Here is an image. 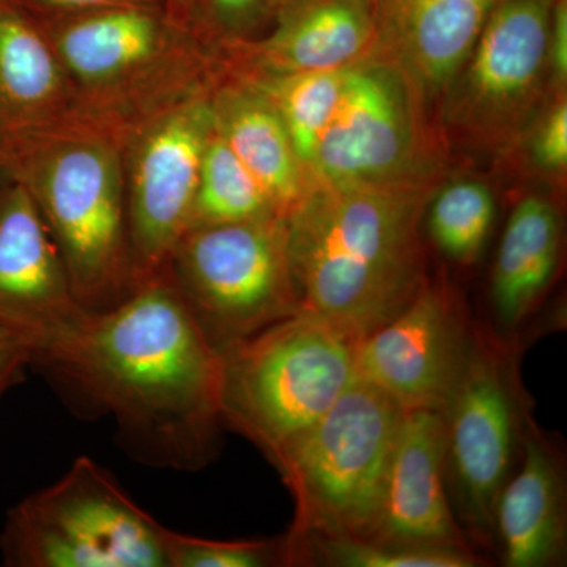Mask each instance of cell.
Returning <instances> with one entry per match:
<instances>
[{"mask_svg": "<svg viewBox=\"0 0 567 567\" xmlns=\"http://www.w3.org/2000/svg\"><path fill=\"white\" fill-rule=\"evenodd\" d=\"M520 350L518 338L475 320L464 368L439 410L454 516L470 546L486 550L494 539L496 499L520 462L535 421L522 380Z\"/></svg>", "mask_w": 567, "mask_h": 567, "instance_id": "obj_7", "label": "cell"}, {"mask_svg": "<svg viewBox=\"0 0 567 567\" xmlns=\"http://www.w3.org/2000/svg\"><path fill=\"white\" fill-rule=\"evenodd\" d=\"M39 20L81 117L122 136L219 76L207 52L210 41L166 6L106 7Z\"/></svg>", "mask_w": 567, "mask_h": 567, "instance_id": "obj_3", "label": "cell"}, {"mask_svg": "<svg viewBox=\"0 0 567 567\" xmlns=\"http://www.w3.org/2000/svg\"><path fill=\"white\" fill-rule=\"evenodd\" d=\"M32 368L117 424L142 464L196 472L218 454L221 354L162 275L41 347Z\"/></svg>", "mask_w": 567, "mask_h": 567, "instance_id": "obj_1", "label": "cell"}, {"mask_svg": "<svg viewBox=\"0 0 567 567\" xmlns=\"http://www.w3.org/2000/svg\"><path fill=\"white\" fill-rule=\"evenodd\" d=\"M194 2H196V0H167V7H169V10L173 11L175 17L188 22Z\"/></svg>", "mask_w": 567, "mask_h": 567, "instance_id": "obj_32", "label": "cell"}, {"mask_svg": "<svg viewBox=\"0 0 567 567\" xmlns=\"http://www.w3.org/2000/svg\"><path fill=\"white\" fill-rule=\"evenodd\" d=\"M87 312L31 194L10 178L0 189V323L29 339L35 357Z\"/></svg>", "mask_w": 567, "mask_h": 567, "instance_id": "obj_14", "label": "cell"}, {"mask_svg": "<svg viewBox=\"0 0 567 567\" xmlns=\"http://www.w3.org/2000/svg\"><path fill=\"white\" fill-rule=\"evenodd\" d=\"M374 43V0H281L270 31L226 50L238 70L287 74L347 69Z\"/></svg>", "mask_w": 567, "mask_h": 567, "instance_id": "obj_17", "label": "cell"}, {"mask_svg": "<svg viewBox=\"0 0 567 567\" xmlns=\"http://www.w3.org/2000/svg\"><path fill=\"white\" fill-rule=\"evenodd\" d=\"M475 320L445 279L420 292L357 344V375L410 410H440L464 368Z\"/></svg>", "mask_w": 567, "mask_h": 567, "instance_id": "obj_13", "label": "cell"}, {"mask_svg": "<svg viewBox=\"0 0 567 567\" xmlns=\"http://www.w3.org/2000/svg\"><path fill=\"white\" fill-rule=\"evenodd\" d=\"M402 416L390 395L354 377L275 465L295 503L287 539L374 536Z\"/></svg>", "mask_w": 567, "mask_h": 567, "instance_id": "obj_6", "label": "cell"}, {"mask_svg": "<svg viewBox=\"0 0 567 567\" xmlns=\"http://www.w3.org/2000/svg\"><path fill=\"white\" fill-rule=\"evenodd\" d=\"M215 130L286 216L311 186L289 133L267 95L240 73L212 87Z\"/></svg>", "mask_w": 567, "mask_h": 567, "instance_id": "obj_21", "label": "cell"}, {"mask_svg": "<svg viewBox=\"0 0 567 567\" xmlns=\"http://www.w3.org/2000/svg\"><path fill=\"white\" fill-rule=\"evenodd\" d=\"M557 0H492L468 59L440 100V125L470 151H516L551 87Z\"/></svg>", "mask_w": 567, "mask_h": 567, "instance_id": "obj_10", "label": "cell"}, {"mask_svg": "<svg viewBox=\"0 0 567 567\" xmlns=\"http://www.w3.org/2000/svg\"><path fill=\"white\" fill-rule=\"evenodd\" d=\"M33 347L29 339L0 323V401L32 368Z\"/></svg>", "mask_w": 567, "mask_h": 567, "instance_id": "obj_29", "label": "cell"}, {"mask_svg": "<svg viewBox=\"0 0 567 567\" xmlns=\"http://www.w3.org/2000/svg\"><path fill=\"white\" fill-rule=\"evenodd\" d=\"M213 84L156 111L123 141L126 221L137 287L162 274L188 230L205 148L215 130Z\"/></svg>", "mask_w": 567, "mask_h": 567, "instance_id": "obj_12", "label": "cell"}, {"mask_svg": "<svg viewBox=\"0 0 567 567\" xmlns=\"http://www.w3.org/2000/svg\"><path fill=\"white\" fill-rule=\"evenodd\" d=\"M492 0H374V52L439 106L483 31Z\"/></svg>", "mask_w": 567, "mask_h": 567, "instance_id": "obj_18", "label": "cell"}, {"mask_svg": "<svg viewBox=\"0 0 567 567\" xmlns=\"http://www.w3.org/2000/svg\"><path fill=\"white\" fill-rule=\"evenodd\" d=\"M533 169L547 177H561L567 169L566 92L548 99L528 132L522 137Z\"/></svg>", "mask_w": 567, "mask_h": 567, "instance_id": "obj_28", "label": "cell"}, {"mask_svg": "<svg viewBox=\"0 0 567 567\" xmlns=\"http://www.w3.org/2000/svg\"><path fill=\"white\" fill-rule=\"evenodd\" d=\"M169 567L290 566L286 536L275 539L213 540L167 532Z\"/></svg>", "mask_w": 567, "mask_h": 567, "instance_id": "obj_26", "label": "cell"}, {"mask_svg": "<svg viewBox=\"0 0 567 567\" xmlns=\"http://www.w3.org/2000/svg\"><path fill=\"white\" fill-rule=\"evenodd\" d=\"M357 339L300 311L221 353L224 425L271 464L336 404L354 377Z\"/></svg>", "mask_w": 567, "mask_h": 567, "instance_id": "obj_5", "label": "cell"}, {"mask_svg": "<svg viewBox=\"0 0 567 567\" xmlns=\"http://www.w3.org/2000/svg\"><path fill=\"white\" fill-rule=\"evenodd\" d=\"M25 9L39 17L51 14L74 13V11L106 9V7L136 6V3H151V6H166L167 0H18Z\"/></svg>", "mask_w": 567, "mask_h": 567, "instance_id": "obj_31", "label": "cell"}, {"mask_svg": "<svg viewBox=\"0 0 567 567\" xmlns=\"http://www.w3.org/2000/svg\"><path fill=\"white\" fill-rule=\"evenodd\" d=\"M566 492L561 450L533 421L520 462L496 499L492 550L503 565L551 567L565 561Z\"/></svg>", "mask_w": 567, "mask_h": 567, "instance_id": "obj_19", "label": "cell"}, {"mask_svg": "<svg viewBox=\"0 0 567 567\" xmlns=\"http://www.w3.org/2000/svg\"><path fill=\"white\" fill-rule=\"evenodd\" d=\"M286 536V535H284ZM290 566L476 567L484 558L472 548L420 547L369 539L306 537L287 539Z\"/></svg>", "mask_w": 567, "mask_h": 567, "instance_id": "obj_25", "label": "cell"}, {"mask_svg": "<svg viewBox=\"0 0 567 567\" xmlns=\"http://www.w3.org/2000/svg\"><path fill=\"white\" fill-rule=\"evenodd\" d=\"M369 540L475 550L462 532L447 495L445 440L439 410L404 412L379 524Z\"/></svg>", "mask_w": 567, "mask_h": 567, "instance_id": "obj_15", "label": "cell"}, {"mask_svg": "<svg viewBox=\"0 0 567 567\" xmlns=\"http://www.w3.org/2000/svg\"><path fill=\"white\" fill-rule=\"evenodd\" d=\"M561 241L558 205L543 193L520 197L507 216L488 286V323L499 334L517 338L536 315L557 275Z\"/></svg>", "mask_w": 567, "mask_h": 567, "instance_id": "obj_20", "label": "cell"}, {"mask_svg": "<svg viewBox=\"0 0 567 567\" xmlns=\"http://www.w3.org/2000/svg\"><path fill=\"white\" fill-rule=\"evenodd\" d=\"M159 275L219 354L301 311L286 216L192 227Z\"/></svg>", "mask_w": 567, "mask_h": 567, "instance_id": "obj_8", "label": "cell"}, {"mask_svg": "<svg viewBox=\"0 0 567 567\" xmlns=\"http://www.w3.org/2000/svg\"><path fill=\"white\" fill-rule=\"evenodd\" d=\"M439 185L311 183L286 215L301 311L360 341L427 282L425 205Z\"/></svg>", "mask_w": 567, "mask_h": 567, "instance_id": "obj_2", "label": "cell"}, {"mask_svg": "<svg viewBox=\"0 0 567 567\" xmlns=\"http://www.w3.org/2000/svg\"><path fill=\"white\" fill-rule=\"evenodd\" d=\"M125 136L78 117L35 137L7 166L39 208L87 311L137 289L126 221Z\"/></svg>", "mask_w": 567, "mask_h": 567, "instance_id": "obj_4", "label": "cell"}, {"mask_svg": "<svg viewBox=\"0 0 567 567\" xmlns=\"http://www.w3.org/2000/svg\"><path fill=\"white\" fill-rule=\"evenodd\" d=\"M347 69L287 74L237 70L274 103L308 177L317 145L344 91Z\"/></svg>", "mask_w": 567, "mask_h": 567, "instance_id": "obj_22", "label": "cell"}, {"mask_svg": "<svg viewBox=\"0 0 567 567\" xmlns=\"http://www.w3.org/2000/svg\"><path fill=\"white\" fill-rule=\"evenodd\" d=\"M282 216L262 185L213 130L205 148L189 227Z\"/></svg>", "mask_w": 567, "mask_h": 567, "instance_id": "obj_23", "label": "cell"}, {"mask_svg": "<svg viewBox=\"0 0 567 567\" xmlns=\"http://www.w3.org/2000/svg\"><path fill=\"white\" fill-rule=\"evenodd\" d=\"M424 218L432 245L446 259L475 264L494 229L495 194L487 183L457 178L436 186L425 205Z\"/></svg>", "mask_w": 567, "mask_h": 567, "instance_id": "obj_24", "label": "cell"}, {"mask_svg": "<svg viewBox=\"0 0 567 567\" xmlns=\"http://www.w3.org/2000/svg\"><path fill=\"white\" fill-rule=\"evenodd\" d=\"M420 93L372 51L347 69L344 91L309 167L311 183L439 185L443 156Z\"/></svg>", "mask_w": 567, "mask_h": 567, "instance_id": "obj_11", "label": "cell"}, {"mask_svg": "<svg viewBox=\"0 0 567 567\" xmlns=\"http://www.w3.org/2000/svg\"><path fill=\"white\" fill-rule=\"evenodd\" d=\"M551 87L566 92L567 82V0H557L551 18L550 44Z\"/></svg>", "mask_w": 567, "mask_h": 567, "instance_id": "obj_30", "label": "cell"}, {"mask_svg": "<svg viewBox=\"0 0 567 567\" xmlns=\"http://www.w3.org/2000/svg\"><path fill=\"white\" fill-rule=\"evenodd\" d=\"M10 181V175L7 174V171L6 169H2V167H0V189L3 188V186L7 185V182Z\"/></svg>", "mask_w": 567, "mask_h": 567, "instance_id": "obj_33", "label": "cell"}, {"mask_svg": "<svg viewBox=\"0 0 567 567\" xmlns=\"http://www.w3.org/2000/svg\"><path fill=\"white\" fill-rule=\"evenodd\" d=\"M78 117L39 17L18 0H0V167L7 171L35 137Z\"/></svg>", "mask_w": 567, "mask_h": 567, "instance_id": "obj_16", "label": "cell"}, {"mask_svg": "<svg viewBox=\"0 0 567 567\" xmlns=\"http://www.w3.org/2000/svg\"><path fill=\"white\" fill-rule=\"evenodd\" d=\"M281 0H196L188 22L212 44L233 47L270 24Z\"/></svg>", "mask_w": 567, "mask_h": 567, "instance_id": "obj_27", "label": "cell"}, {"mask_svg": "<svg viewBox=\"0 0 567 567\" xmlns=\"http://www.w3.org/2000/svg\"><path fill=\"white\" fill-rule=\"evenodd\" d=\"M167 532L95 461L78 457L51 486L7 514L10 567H169Z\"/></svg>", "mask_w": 567, "mask_h": 567, "instance_id": "obj_9", "label": "cell"}]
</instances>
